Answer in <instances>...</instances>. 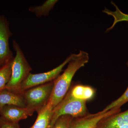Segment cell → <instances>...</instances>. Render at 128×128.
Here are the masks:
<instances>
[{
	"mask_svg": "<svg viewBox=\"0 0 128 128\" xmlns=\"http://www.w3.org/2000/svg\"><path fill=\"white\" fill-rule=\"evenodd\" d=\"M0 128H20L18 123H13L0 116Z\"/></svg>",
	"mask_w": 128,
	"mask_h": 128,
	"instance_id": "obj_18",
	"label": "cell"
},
{
	"mask_svg": "<svg viewBox=\"0 0 128 128\" xmlns=\"http://www.w3.org/2000/svg\"><path fill=\"white\" fill-rule=\"evenodd\" d=\"M58 2L57 0H48L41 6H30L29 11L35 14L38 17L45 16L48 15L50 12Z\"/></svg>",
	"mask_w": 128,
	"mask_h": 128,
	"instance_id": "obj_14",
	"label": "cell"
},
{
	"mask_svg": "<svg viewBox=\"0 0 128 128\" xmlns=\"http://www.w3.org/2000/svg\"><path fill=\"white\" fill-rule=\"evenodd\" d=\"M126 64H127V66L128 67V61L127 62V63H126Z\"/></svg>",
	"mask_w": 128,
	"mask_h": 128,
	"instance_id": "obj_20",
	"label": "cell"
},
{
	"mask_svg": "<svg viewBox=\"0 0 128 128\" xmlns=\"http://www.w3.org/2000/svg\"><path fill=\"white\" fill-rule=\"evenodd\" d=\"M124 126H128V109L102 120L96 128H118Z\"/></svg>",
	"mask_w": 128,
	"mask_h": 128,
	"instance_id": "obj_10",
	"label": "cell"
},
{
	"mask_svg": "<svg viewBox=\"0 0 128 128\" xmlns=\"http://www.w3.org/2000/svg\"><path fill=\"white\" fill-rule=\"evenodd\" d=\"M12 47L16 52V56L12 62L11 76L5 88L20 92L21 85L31 73L32 68L19 44L15 40L12 41Z\"/></svg>",
	"mask_w": 128,
	"mask_h": 128,
	"instance_id": "obj_2",
	"label": "cell"
},
{
	"mask_svg": "<svg viewBox=\"0 0 128 128\" xmlns=\"http://www.w3.org/2000/svg\"><path fill=\"white\" fill-rule=\"evenodd\" d=\"M128 102V86L123 94L118 98L108 105L104 111L107 112L114 108H121V106Z\"/></svg>",
	"mask_w": 128,
	"mask_h": 128,
	"instance_id": "obj_16",
	"label": "cell"
},
{
	"mask_svg": "<svg viewBox=\"0 0 128 128\" xmlns=\"http://www.w3.org/2000/svg\"><path fill=\"white\" fill-rule=\"evenodd\" d=\"M12 35L9 22L4 16L0 15V67L14 58L9 44Z\"/></svg>",
	"mask_w": 128,
	"mask_h": 128,
	"instance_id": "obj_7",
	"label": "cell"
},
{
	"mask_svg": "<svg viewBox=\"0 0 128 128\" xmlns=\"http://www.w3.org/2000/svg\"><path fill=\"white\" fill-rule=\"evenodd\" d=\"M54 80L24 91L26 108L38 112L48 104L53 88Z\"/></svg>",
	"mask_w": 128,
	"mask_h": 128,
	"instance_id": "obj_4",
	"label": "cell"
},
{
	"mask_svg": "<svg viewBox=\"0 0 128 128\" xmlns=\"http://www.w3.org/2000/svg\"><path fill=\"white\" fill-rule=\"evenodd\" d=\"M68 92L73 98L86 102L93 98L96 93L92 87L82 84L75 85Z\"/></svg>",
	"mask_w": 128,
	"mask_h": 128,
	"instance_id": "obj_12",
	"label": "cell"
},
{
	"mask_svg": "<svg viewBox=\"0 0 128 128\" xmlns=\"http://www.w3.org/2000/svg\"><path fill=\"white\" fill-rule=\"evenodd\" d=\"M111 3L115 8V10L114 11H112L106 8H105L102 10L104 13L108 16H112L114 19L112 25L110 28L107 29L106 32H109L112 29L115 25L118 22H128V14H125L121 11L114 2H112Z\"/></svg>",
	"mask_w": 128,
	"mask_h": 128,
	"instance_id": "obj_13",
	"label": "cell"
},
{
	"mask_svg": "<svg viewBox=\"0 0 128 128\" xmlns=\"http://www.w3.org/2000/svg\"><path fill=\"white\" fill-rule=\"evenodd\" d=\"M14 58L0 67V91L5 88L10 80Z\"/></svg>",
	"mask_w": 128,
	"mask_h": 128,
	"instance_id": "obj_15",
	"label": "cell"
},
{
	"mask_svg": "<svg viewBox=\"0 0 128 128\" xmlns=\"http://www.w3.org/2000/svg\"><path fill=\"white\" fill-rule=\"evenodd\" d=\"M34 111L27 108L16 105H6L0 109V115L4 119L13 123H18L33 114Z\"/></svg>",
	"mask_w": 128,
	"mask_h": 128,
	"instance_id": "obj_8",
	"label": "cell"
},
{
	"mask_svg": "<svg viewBox=\"0 0 128 128\" xmlns=\"http://www.w3.org/2000/svg\"><path fill=\"white\" fill-rule=\"evenodd\" d=\"M88 114L86 102L73 98L68 92L53 110L51 128H53L57 119L63 115H68L76 118L83 116Z\"/></svg>",
	"mask_w": 128,
	"mask_h": 128,
	"instance_id": "obj_3",
	"label": "cell"
},
{
	"mask_svg": "<svg viewBox=\"0 0 128 128\" xmlns=\"http://www.w3.org/2000/svg\"><path fill=\"white\" fill-rule=\"evenodd\" d=\"M10 105L26 108L23 93L4 88L0 91V109L6 105Z\"/></svg>",
	"mask_w": 128,
	"mask_h": 128,
	"instance_id": "obj_9",
	"label": "cell"
},
{
	"mask_svg": "<svg viewBox=\"0 0 128 128\" xmlns=\"http://www.w3.org/2000/svg\"><path fill=\"white\" fill-rule=\"evenodd\" d=\"M53 108L48 102L37 112L38 117L35 122L30 128H51Z\"/></svg>",
	"mask_w": 128,
	"mask_h": 128,
	"instance_id": "obj_11",
	"label": "cell"
},
{
	"mask_svg": "<svg viewBox=\"0 0 128 128\" xmlns=\"http://www.w3.org/2000/svg\"><path fill=\"white\" fill-rule=\"evenodd\" d=\"M73 118L70 115L61 116L56 121L52 128H69Z\"/></svg>",
	"mask_w": 128,
	"mask_h": 128,
	"instance_id": "obj_17",
	"label": "cell"
},
{
	"mask_svg": "<svg viewBox=\"0 0 128 128\" xmlns=\"http://www.w3.org/2000/svg\"><path fill=\"white\" fill-rule=\"evenodd\" d=\"M121 108H114L105 112L88 114L83 116L73 118L69 128H96L98 123L107 117L120 112Z\"/></svg>",
	"mask_w": 128,
	"mask_h": 128,
	"instance_id": "obj_6",
	"label": "cell"
},
{
	"mask_svg": "<svg viewBox=\"0 0 128 128\" xmlns=\"http://www.w3.org/2000/svg\"><path fill=\"white\" fill-rule=\"evenodd\" d=\"M89 60V54L85 51L80 50L77 54H74L65 70L54 80V88L48 101L53 109L63 100L68 92L72 81L76 72L84 66Z\"/></svg>",
	"mask_w": 128,
	"mask_h": 128,
	"instance_id": "obj_1",
	"label": "cell"
},
{
	"mask_svg": "<svg viewBox=\"0 0 128 128\" xmlns=\"http://www.w3.org/2000/svg\"><path fill=\"white\" fill-rule=\"evenodd\" d=\"M74 55V54H72L70 55L62 64L50 71L38 74L30 73L21 85L20 92H22L27 89L54 80L60 76L62 69L66 64H68Z\"/></svg>",
	"mask_w": 128,
	"mask_h": 128,
	"instance_id": "obj_5",
	"label": "cell"
},
{
	"mask_svg": "<svg viewBox=\"0 0 128 128\" xmlns=\"http://www.w3.org/2000/svg\"><path fill=\"white\" fill-rule=\"evenodd\" d=\"M118 128H128V126H121Z\"/></svg>",
	"mask_w": 128,
	"mask_h": 128,
	"instance_id": "obj_19",
	"label": "cell"
}]
</instances>
